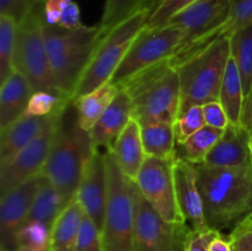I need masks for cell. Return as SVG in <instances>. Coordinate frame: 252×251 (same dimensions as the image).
Here are the masks:
<instances>
[{"instance_id": "obj_22", "label": "cell", "mask_w": 252, "mask_h": 251, "mask_svg": "<svg viewBox=\"0 0 252 251\" xmlns=\"http://www.w3.org/2000/svg\"><path fill=\"white\" fill-rule=\"evenodd\" d=\"M33 94L24 74L14 70L0 89V128L5 129L24 117Z\"/></svg>"}, {"instance_id": "obj_44", "label": "cell", "mask_w": 252, "mask_h": 251, "mask_svg": "<svg viewBox=\"0 0 252 251\" xmlns=\"http://www.w3.org/2000/svg\"><path fill=\"white\" fill-rule=\"evenodd\" d=\"M161 1H162V0H155L154 5H153V9H152V11H150V14H152V12H153V11H154V10H155V7H157V6H158V5H159V4H160V2H161Z\"/></svg>"}, {"instance_id": "obj_39", "label": "cell", "mask_w": 252, "mask_h": 251, "mask_svg": "<svg viewBox=\"0 0 252 251\" xmlns=\"http://www.w3.org/2000/svg\"><path fill=\"white\" fill-rule=\"evenodd\" d=\"M202 110H203L206 125L209 126V127L226 129V127L230 125L226 112L224 111L223 106L219 101H212V102L204 103V105H202Z\"/></svg>"}, {"instance_id": "obj_26", "label": "cell", "mask_w": 252, "mask_h": 251, "mask_svg": "<svg viewBox=\"0 0 252 251\" xmlns=\"http://www.w3.org/2000/svg\"><path fill=\"white\" fill-rule=\"evenodd\" d=\"M65 207L66 204L56 187L41 174L38 191L32 203L27 221H39L52 229L56 219Z\"/></svg>"}, {"instance_id": "obj_41", "label": "cell", "mask_w": 252, "mask_h": 251, "mask_svg": "<svg viewBox=\"0 0 252 251\" xmlns=\"http://www.w3.org/2000/svg\"><path fill=\"white\" fill-rule=\"evenodd\" d=\"M58 26L64 27V29H79V27L84 26L81 24L80 9H79L78 4L70 1L65 5V7L62 11Z\"/></svg>"}, {"instance_id": "obj_36", "label": "cell", "mask_w": 252, "mask_h": 251, "mask_svg": "<svg viewBox=\"0 0 252 251\" xmlns=\"http://www.w3.org/2000/svg\"><path fill=\"white\" fill-rule=\"evenodd\" d=\"M39 2L41 0H0V15H7L20 24Z\"/></svg>"}, {"instance_id": "obj_15", "label": "cell", "mask_w": 252, "mask_h": 251, "mask_svg": "<svg viewBox=\"0 0 252 251\" xmlns=\"http://www.w3.org/2000/svg\"><path fill=\"white\" fill-rule=\"evenodd\" d=\"M107 150V149H106ZM106 150L97 148L86 166L75 198L83 207L86 216L102 230L105 219L106 201H107V167H106Z\"/></svg>"}, {"instance_id": "obj_3", "label": "cell", "mask_w": 252, "mask_h": 251, "mask_svg": "<svg viewBox=\"0 0 252 251\" xmlns=\"http://www.w3.org/2000/svg\"><path fill=\"white\" fill-rule=\"evenodd\" d=\"M134 105L133 118L140 126L175 123L180 110V78L170 58L160 62L123 84Z\"/></svg>"}, {"instance_id": "obj_2", "label": "cell", "mask_w": 252, "mask_h": 251, "mask_svg": "<svg viewBox=\"0 0 252 251\" xmlns=\"http://www.w3.org/2000/svg\"><path fill=\"white\" fill-rule=\"evenodd\" d=\"M197 184L209 229L235 228L252 213V166L223 169L196 165Z\"/></svg>"}, {"instance_id": "obj_40", "label": "cell", "mask_w": 252, "mask_h": 251, "mask_svg": "<svg viewBox=\"0 0 252 251\" xmlns=\"http://www.w3.org/2000/svg\"><path fill=\"white\" fill-rule=\"evenodd\" d=\"M220 231L209 230L194 231L191 230L186 243V251H209V245L212 240L216 238Z\"/></svg>"}, {"instance_id": "obj_14", "label": "cell", "mask_w": 252, "mask_h": 251, "mask_svg": "<svg viewBox=\"0 0 252 251\" xmlns=\"http://www.w3.org/2000/svg\"><path fill=\"white\" fill-rule=\"evenodd\" d=\"M41 174L1 194L0 202V250L17 251V234L29 219L38 191Z\"/></svg>"}, {"instance_id": "obj_38", "label": "cell", "mask_w": 252, "mask_h": 251, "mask_svg": "<svg viewBox=\"0 0 252 251\" xmlns=\"http://www.w3.org/2000/svg\"><path fill=\"white\" fill-rule=\"evenodd\" d=\"M233 251H252V223L248 219L239 223L229 234Z\"/></svg>"}, {"instance_id": "obj_42", "label": "cell", "mask_w": 252, "mask_h": 251, "mask_svg": "<svg viewBox=\"0 0 252 251\" xmlns=\"http://www.w3.org/2000/svg\"><path fill=\"white\" fill-rule=\"evenodd\" d=\"M73 0H46L44 1V20L48 25H58L63 9Z\"/></svg>"}, {"instance_id": "obj_34", "label": "cell", "mask_w": 252, "mask_h": 251, "mask_svg": "<svg viewBox=\"0 0 252 251\" xmlns=\"http://www.w3.org/2000/svg\"><path fill=\"white\" fill-rule=\"evenodd\" d=\"M196 0H162L148 19L147 27L165 26L172 17Z\"/></svg>"}, {"instance_id": "obj_19", "label": "cell", "mask_w": 252, "mask_h": 251, "mask_svg": "<svg viewBox=\"0 0 252 251\" xmlns=\"http://www.w3.org/2000/svg\"><path fill=\"white\" fill-rule=\"evenodd\" d=\"M63 110V108H62ZM62 110L49 116H24L5 129L0 135V169L6 166L15 155L36 139Z\"/></svg>"}, {"instance_id": "obj_5", "label": "cell", "mask_w": 252, "mask_h": 251, "mask_svg": "<svg viewBox=\"0 0 252 251\" xmlns=\"http://www.w3.org/2000/svg\"><path fill=\"white\" fill-rule=\"evenodd\" d=\"M230 54V36H224L176 66L180 78L179 115L192 106L219 101Z\"/></svg>"}, {"instance_id": "obj_48", "label": "cell", "mask_w": 252, "mask_h": 251, "mask_svg": "<svg viewBox=\"0 0 252 251\" xmlns=\"http://www.w3.org/2000/svg\"><path fill=\"white\" fill-rule=\"evenodd\" d=\"M17 251H21V250H17Z\"/></svg>"}, {"instance_id": "obj_20", "label": "cell", "mask_w": 252, "mask_h": 251, "mask_svg": "<svg viewBox=\"0 0 252 251\" xmlns=\"http://www.w3.org/2000/svg\"><path fill=\"white\" fill-rule=\"evenodd\" d=\"M230 51L243 84L244 108L241 126L252 134V24L231 33Z\"/></svg>"}, {"instance_id": "obj_43", "label": "cell", "mask_w": 252, "mask_h": 251, "mask_svg": "<svg viewBox=\"0 0 252 251\" xmlns=\"http://www.w3.org/2000/svg\"><path fill=\"white\" fill-rule=\"evenodd\" d=\"M209 251H233L229 236L223 235L221 233L218 234L212 240L211 245H209Z\"/></svg>"}, {"instance_id": "obj_7", "label": "cell", "mask_w": 252, "mask_h": 251, "mask_svg": "<svg viewBox=\"0 0 252 251\" xmlns=\"http://www.w3.org/2000/svg\"><path fill=\"white\" fill-rule=\"evenodd\" d=\"M149 15L148 9L139 10L101 37L79 79L71 101L91 93L112 79L135 37L147 26Z\"/></svg>"}, {"instance_id": "obj_47", "label": "cell", "mask_w": 252, "mask_h": 251, "mask_svg": "<svg viewBox=\"0 0 252 251\" xmlns=\"http://www.w3.org/2000/svg\"><path fill=\"white\" fill-rule=\"evenodd\" d=\"M41 1H42V2H44V1H46V0H41Z\"/></svg>"}, {"instance_id": "obj_11", "label": "cell", "mask_w": 252, "mask_h": 251, "mask_svg": "<svg viewBox=\"0 0 252 251\" xmlns=\"http://www.w3.org/2000/svg\"><path fill=\"white\" fill-rule=\"evenodd\" d=\"M184 34L181 29L171 25L161 27L145 26L135 37L110 83L121 88L140 71L171 58L181 43Z\"/></svg>"}, {"instance_id": "obj_28", "label": "cell", "mask_w": 252, "mask_h": 251, "mask_svg": "<svg viewBox=\"0 0 252 251\" xmlns=\"http://www.w3.org/2000/svg\"><path fill=\"white\" fill-rule=\"evenodd\" d=\"M224 130L225 129L204 126L182 144H176V157L192 164H203L208 153L223 137Z\"/></svg>"}, {"instance_id": "obj_30", "label": "cell", "mask_w": 252, "mask_h": 251, "mask_svg": "<svg viewBox=\"0 0 252 251\" xmlns=\"http://www.w3.org/2000/svg\"><path fill=\"white\" fill-rule=\"evenodd\" d=\"M17 22L7 15H0V83L14 71Z\"/></svg>"}, {"instance_id": "obj_18", "label": "cell", "mask_w": 252, "mask_h": 251, "mask_svg": "<svg viewBox=\"0 0 252 251\" xmlns=\"http://www.w3.org/2000/svg\"><path fill=\"white\" fill-rule=\"evenodd\" d=\"M133 113L134 105L132 98L125 89H120L107 110L90 130L94 145L110 149L133 118Z\"/></svg>"}, {"instance_id": "obj_45", "label": "cell", "mask_w": 252, "mask_h": 251, "mask_svg": "<svg viewBox=\"0 0 252 251\" xmlns=\"http://www.w3.org/2000/svg\"><path fill=\"white\" fill-rule=\"evenodd\" d=\"M249 145H250V152H251V155H252V134L250 137V140H249Z\"/></svg>"}, {"instance_id": "obj_17", "label": "cell", "mask_w": 252, "mask_h": 251, "mask_svg": "<svg viewBox=\"0 0 252 251\" xmlns=\"http://www.w3.org/2000/svg\"><path fill=\"white\" fill-rule=\"evenodd\" d=\"M251 133L241 125H229L213 149L208 153L203 164L223 169H245L252 166L250 152Z\"/></svg>"}, {"instance_id": "obj_13", "label": "cell", "mask_w": 252, "mask_h": 251, "mask_svg": "<svg viewBox=\"0 0 252 251\" xmlns=\"http://www.w3.org/2000/svg\"><path fill=\"white\" fill-rule=\"evenodd\" d=\"M62 111L36 139L20 150L6 166L0 169V193H6L10 189L41 174L51 152Z\"/></svg>"}, {"instance_id": "obj_1", "label": "cell", "mask_w": 252, "mask_h": 251, "mask_svg": "<svg viewBox=\"0 0 252 251\" xmlns=\"http://www.w3.org/2000/svg\"><path fill=\"white\" fill-rule=\"evenodd\" d=\"M96 149L90 132L79 123L78 111L70 100L62 111L48 159L41 172L56 187L66 206L75 198Z\"/></svg>"}, {"instance_id": "obj_23", "label": "cell", "mask_w": 252, "mask_h": 251, "mask_svg": "<svg viewBox=\"0 0 252 251\" xmlns=\"http://www.w3.org/2000/svg\"><path fill=\"white\" fill-rule=\"evenodd\" d=\"M84 216L83 207L74 198L62 211L52 226L49 251H75Z\"/></svg>"}, {"instance_id": "obj_35", "label": "cell", "mask_w": 252, "mask_h": 251, "mask_svg": "<svg viewBox=\"0 0 252 251\" xmlns=\"http://www.w3.org/2000/svg\"><path fill=\"white\" fill-rule=\"evenodd\" d=\"M75 251H103L101 231L89 216H84Z\"/></svg>"}, {"instance_id": "obj_9", "label": "cell", "mask_w": 252, "mask_h": 251, "mask_svg": "<svg viewBox=\"0 0 252 251\" xmlns=\"http://www.w3.org/2000/svg\"><path fill=\"white\" fill-rule=\"evenodd\" d=\"M107 201L101 230L103 251H133V181L118 166L110 149L106 150Z\"/></svg>"}, {"instance_id": "obj_37", "label": "cell", "mask_w": 252, "mask_h": 251, "mask_svg": "<svg viewBox=\"0 0 252 251\" xmlns=\"http://www.w3.org/2000/svg\"><path fill=\"white\" fill-rule=\"evenodd\" d=\"M230 1V24L231 30L241 29L252 24V0H229Z\"/></svg>"}, {"instance_id": "obj_8", "label": "cell", "mask_w": 252, "mask_h": 251, "mask_svg": "<svg viewBox=\"0 0 252 251\" xmlns=\"http://www.w3.org/2000/svg\"><path fill=\"white\" fill-rule=\"evenodd\" d=\"M44 22V2H39L17 24L14 70L26 76L33 93L47 91L68 98L59 90L52 71L43 37Z\"/></svg>"}, {"instance_id": "obj_31", "label": "cell", "mask_w": 252, "mask_h": 251, "mask_svg": "<svg viewBox=\"0 0 252 251\" xmlns=\"http://www.w3.org/2000/svg\"><path fill=\"white\" fill-rule=\"evenodd\" d=\"M49 243L51 229L39 221H26L17 234L21 251H49Z\"/></svg>"}, {"instance_id": "obj_29", "label": "cell", "mask_w": 252, "mask_h": 251, "mask_svg": "<svg viewBox=\"0 0 252 251\" xmlns=\"http://www.w3.org/2000/svg\"><path fill=\"white\" fill-rule=\"evenodd\" d=\"M154 2L155 0H106L102 17L98 24L102 37L139 10L148 9L152 11Z\"/></svg>"}, {"instance_id": "obj_33", "label": "cell", "mask_w": 252, "mask_h": 251, "mask_svg": "<svg viewBox=\"0 0 252 251\" xmlns=\"http://www.w3.org/2000/svg\"><path fill=\"white\" fill-rule=\"evenodd\" d=\"M69 102H70L69 98L59 97L47 91H37L32 94L25 116L37 117V116L53 115L54 112L65 107Z\"/></svg>"}, {"instance_id": "obj_32", "label": "cell", "mask_w": 252, "mask_h": 251, "mask_svg": "<svg viewBox=\"0 0 252 251\" xmlns=\"http://www.w3.org/2000/svg\"><path fill=\"white\" fill-rule=\"evenodd\" d=\"M206 125L203 116V110L201 105L192 106L186 111L177 116L174 123L175 135H176V144H182L187 138L203 128Z\"/></svg>"}, {"instance_id": "obj_16", "label": "cell", "mask_w": 252, "mask_h": 251, "mask_svg": "<svg viewBox=\"0 0 252 251\" xmlns=\"http://www.w3.org/2000/svg\"><path fill=\"white\" fill-rule=\"evenodd\" d=\"M174 180L177 204L186 224L194 231L209 230L204 217L203 199L197 184L196 164L175 157Z\"/></svg>"}, {"instance_id": "obj_46", "label": "cell", "mask_w": 252, "mask_h": 251, "mask_svg": "<svg viewBox=\"0 0 252 251\" xmlns=\"http://www.w3.org/2000/svg\"><path fill=\"white\" fill-rule=\"evenodd\" d=\"M246 219H248V220H250L251 221V223H252V213L250 214V216H249L248 217V218H246Z\"/></svg>"}, {"instance_id": "obj_24", "label": "cell", "mask_w": 252, "mask_h": 251, "mask_svg": "<svg viewBox=\"0 0 252 251\" xmlns=\"http://www.w3.org/2000/svg\"><path fill=\"white\" fill-rule=\"evenodd\" d=\"M118 91H120V88L108 81L91 93L73 101L78 111L79 123L84 129L89 132L93 129L96 122L100 120L103 112L111 105Z\"/></svg>"}, {"instance_id": "obj_10", "label": "cell", "mask_w": 252, "mask_h": 251, "mask_svg": "<svg viewBox=\"0 0 252 251\" xmlns=\"http://www.w3.org/2000/svg\"><path fill=\"white\" fill-rule=\"evenodd\" d=\"M133 251H186L192 229L186 223L165 220L143 197L133 181Z\"/></svg>"}, {"instance_id": "obj_4", "label": "cell", "mask_w": 252, "mask_h": 251, "mask_svg": "<svg viewBox=\"0 0 252 251\" xmlns=\"http://www.w3.org/2000/svg\"><path fill=\"white\" fill-rule=\"evenodd\" d=\"M43 37L57 85L71 100L79 79L102 37L100 27L64 29L44 22Z\"/></svg>"}, {"instance_id": "obj_25", "label": "cell", "mask_w": 252, "mask_h": 251, "mask_svg": "<svg viewBox=\"0 0 252 251\" xmlns=\"http://www.w3.org/2000/svg\"><path fill=\"white\" fill-rule=\"evenodd\" d=\"M219 102L221 103L224 111L226 112L229 122L231 125H241L244 108L243 84H241L238 65L231 54L226 64L223 81H221Z\"/></svg>"}, {"instance_id": "obj_6", "label": "cell", "mask_w": 252, "mask_h": 251, "mask_svg": "<svg viewBox=\"0 0 252 251\" xmlns=\"http://www.w3.org/2000/svg\"><path fill=\"white\" fill-rule=\"evenodd\" d=\"M230 1L229 0H196L175 15L166 25L184 31V38L170 58L176 68L185 61L203 51L224 36H231Z\"/></svg>"}, {"instance_id": "obj_27", "label": "cell", "mask_w": 252, "mask_h": 251, "mask_svg": "<svg viewBox=\"0 0 252 251\" xmlns=\"http://www.w3.org/2000/svg\"><path fill=\"white\" fill-rule=\"evenodd\" d=\"M142 127V140L147 157L171 159L176 157L174 123L159 122Z\"/></svg>"}, {"instance_id": "obj_12", "label": "cell", "mask_w": 252, "mask_h": 251, "mask_svg": "<svg viewBox=\"0 0 252 251\" xmlns=\"http://www.w3.org/2000/svg\"><path fill=\"white\" fill-rule=\"evenodd\" d=\"M175 157L160 159L147 157L134 182L143 197L165 220L186 223L180 212L175 191Z\"/></svg>"}, {"instance_id": "obj_21", "label": "cell", "mask_w": 252, "mask_h": 251, "mask_svg": "<svg viewBox=\"0 0 252 251\" xmlns=\"http://www.w3.org/2000/svg\"><path fill=\"white\" fill-rule=\"evenodd\" d=\"M110 150L112 152L121 171L128 179L135 181L147 159L139 122L132 118Z\"/></svg>"}]
</instances>
